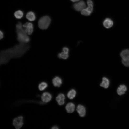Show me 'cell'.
Returning <instances> with one entry per match:
<instances>
[{
  "instance_id": "4316f807",
  "label": "cell",
  "mask_w": 129,
  "mask_h": 129,
  "mask_svg": "<svg viewBox=\"0 0 129 129\" xmlns=\"http://www.w3.org/2000/svg\"><path fill=\"white\" fill-rule=\"evenodd\" d=\"M71 1L73 2H75L80 0H70Z\"/></svg>"
},
{
  "instance_id": "d4e9b609",
  "label": "cell",
  "mask_w": 129,
  "mask_h": 129,
  "mask_svg": "<svg viewBox=\"0 0 129 129\" xmlns=\"http://www.w3.org/2000/svg\"><path fill=\"white\" fill-rule=\"evenodd\" d=\"M4 37V34L2 31H0V39H2Z\"/></svg>"
},
{
  "instance_id": "d6986e66",
  "label": "cell",
  "mask_w": 129,
  "mask_h": 129,
  "mask_svg": "<svg viewBox=\"0 0 129 129\" xmlns=\"http://www.w3.org/2000/svg\"><path fill=\"white\" fill-rule=\"evenodd\" d=\"M23 12L20 10H18L15 12L14 13V16L16 18L20 19L22 18L23 16Z\"/></svg>"
},
{
  "instance_id": "e0dca14e",
  "label": "cell",
  "mask_w": 129,
  "mask_h": 129,
  "mask_svg": "<svg viewBox=\"0 0 129 129\" xmlns=\"http://www.w3.org/2000/svg\"><path fill=\"white\" fill-rule=\"evenodd\" d=\"M76 94V91L74 89L70 90L67 94V96L70 99H72L75 97Z\"/></svg>"
},
{
  "instance_id": "44dd1931",
  "label": "cell",
  "mask_w": 129,
  "mask_h": 129,
  "mask_svg": "<svg viewBox=\"0 0 129 129\" xmlns=\"http://www.w3.org/2000/svg\"><path fill=\"white\" fill-rule=\"evenodd\" d=\"M48 86L47 83L45 82H42L40 83L38 86V88L40 91L44 90Z\"/></svg>"
},
{
  "instance_id": "ac0fdd59",
  "label": "cell",
  "mask_w": 129,
  "mask_h": 129,
  "mask_svg": "<svg viewBox=\"0 0 129 129\" xmlns=\"http://www.w3.org/2000/svg\"><path fill=\"white\" fill-rule=\"evenodd\" d=\"M87 4L88 6L86 9L91 13L93 11V3L91 0H88L87 1Z\"/></svg>"
},
{
  "instance_id": "7402d4cb",
  "label": "cell",
  "mask_w": 129,
  "mask_h": 129,
  "mask_svg": "<svg viewBox=\"0 0 129 129\" xmlns=\"http://www.w3.org/2000/svg\"><path fill=\"white\" fill-rule=\"evenodd\" d=\"M122 62L125 66L129 67V57L124 59H122Z\"/></svg>"
},
{
  "instance_id": "5b68a950",
  "label": "cell",
  "mask_w": 129,
  "mask_h": 129,
  "mask_svg": "<svg viewBox=\"0 0 129 129\" xmlns=\"http://www.w3.org/2000/svg\"><path fill=\"white\" fill-rule=\"evenodd\" d=\"M25 31L28 35L31 34L33 31V24L31 23L26 22L23 25Z\"/></svg>"
},
{
  "instance_id": "277c9868",
  "label": "cell",
  "mask_w": 129,
  "mask_h": 129,
  "mask_svg": "<svg viewBox=\"0 0 129 129\" xmlns=\"http://www.w3.org/2000/svg\"><path fill=\"white\" fill-rule=\"evenodd\" d=\"M23 117L20 116L15 118L13 121V124L15 128L17 129L21 128L23 125Z\"/></svg>"
},
{
  "instance_id": "3957f363",
  "label": "cell",
  "mask_w": 129,
  "mask_h": 129,
  "mask_svg": "<svg viewBox=\"0 0 129 129\" xmlns=\"http://www.w3.org/2000/svg\"><path fill=\"white\" fill-rule=\"evenodd\" d=\"M51 21V19L49 16H44L39 20L38 22V27L41 29H46L48 28Z\"/></svg>"
},
{
  "instance_id": "ba28073f",
  "label": "cell",
  "mask_w": 129,
  "mask_h": 129,
  "mask_svg": "<svg viewBox=\"0 0 129 129\" xmlns=\"http://www.w3.org/2000/svg\"><path fill=\"white\" fill-rule=\"evenodd\" d=\"M52 96L51 94L48 92H45L43 93L41 96L42 101L44 102L47 103L49 102L51 99Z\"/></svg>"
},
{
  "instance_id": "ffe728a7",
  "label": "cell",
  "mask_w": 129,
  "mask_h": 129,
  "mask_svg": "<svg viewBox=\"0 0 129 129\" xmlns=\"http://www.w3.org/2000/svg\"><path fill=\"white\" fill-rule=\"evenodd\" d=\"M58 56L59 58L64 59H67L69 56L68 54L66 53L63 52L59 53L58 54Z\"/></svg>"
},
{
  "instance_id": "8992f818",
  "label": "cell",
  "mask_w": 129,
  "mask_h": 129,
  "mask_svg": "<svg viewBox=\"0 0 129 129\" xmlns=\"http://www.w3.org/2000/svg\"><path fill=\"white\" fill-rule=\"evenodd\" d=\"M86 6L85 2L83 1H81L74 4L73 5L74 8L78 11H81L85 8Z\"/></svg>"
},
{
  "instance_id": "5bb4252c",
  "label": "cell",
  "mask_w": 129,
  "mask_h": 129,
  "mask_svg": "<svg viewBox=\"0 0 129 129\" xmlns=\"http://www.w3.org/2000/svg\"><path fill=\"white\" fill-rule=\"evenodd\" d=\"M109 79L106 77H103L102 79V82L100 84V86L105 88H107L109 86Z\"/></svg>"
},
{
  "instance_id": "52a82bcc",
  "label": "cell",
  "mask_w": 129,
  "mask_h": 129,
  "mask_svg": "<svg viewBox=\"0 0 129 129\" xmlns=\"http://www.w3.org/2000/svg\"><path fill=\"white\" fill-rule=\"evenodd\" d=\"M77 111L79 115L83 117L85 116L86 114V110L85 108L83 105L79 104L77 108Z\"/></svg>"
},
{
  "instance_id": "9a60e30c",
  "label": "cell",
  "mask_w": 129,
  "mask_h": 129,
  "mask_svg": "<svg viewBox=\"0 0 129 129\" xmlns=\"http://www.w3.org/2000/svg\"><path fill=\"white\" fill-rule=\"evenodd\" d=\"M120 55L122 59L129 57V49H125L123 50L120 52Z\"/></svg>"
},
{
  "instance_id": "9c48e42d",
  "label": "cell",
  "mask_w": 129,
  "mask_h": 129,
  "mask_svg": "<svg viewBox=\"0 0 129 129\" xmlns=\"http://www.w3.org/2000/svg\"><path fill=\"white\" fill-rule=\"evenodd\" d=\"M113 21L110 18H107L103 21V25L105 28L109 29L111 28L113 25Z\"/></svg>"
},
{
  "instance_id": "7a4b0ae2",
  "label": "cell",
  "mask_w": 129,
  "mask_h": 129,
  "mask_svg": "<svg viewBox=\"0 0 129 129\" xmlns=\"http://www.w3.org/2000/svg\"><path fill=\"white\" fill-rule=\"evenodd\" d=\"M17 40L20 43H26L30 41V38L23 28L22 23L19 22L16 25Z\"/></svg>"
},
{
  "instance_id": "484cf974",
  "label": "cell",
  "mask_w": 129,
  "mask_h": 129,
  "mask_svg": "<svg viewBox=\"0 0 129 129\" xmlns=\"http://www.w3.org/2000/svg\"><path fill=\"white\" fill-rule=\"evenodd\" d=\"M51 129H58L59 128L57 126H55L52 127Z\"/></svg>"
},
{
  "instance_id": "30bf717a",
  "label": "cell",
  "mask_w": 129,
  "mask_h": 129,
  "mask_svg": "<svg viewBox=\"0 0 129 129\" xmlns=\"http://www.w3.org/2000/svg\"><path fill=\"white\" fill-rule=\"evenodd\" d=\"M65 95L63 93H60L58 95L56 98V100L58 104L60 105H63L65 103Z\"/></svg>"
},
{
  "instance_id": "cb8c5ba5",
  "label": "cell",
  "mask_w": 129,
  "mask_h": 129,
  "mask_svg": "<svg viewBox=\"0 0 129 129\" xmlns=\"http://www.w3.org/2000/svg\"><path fill=\"white\" fill-rule=\"evenodd\" d=\"M63 52L66 53L68 54L69 52V49L66 47H64L62 49Z\"/></svg>"
},
{
  "instance_id": "2e32d148",
  "label": "cell",
  "mask_w": 129,
  "mask_h": 129,
  "mask_svg": "<svg viewBox=\"0 0 129 129\" xmlns=\"http://www.w3.org/2000/svg\"><path fill=\"white\" fill-rule=\"evenodd\" d=\"M26 17V18L30 21L35 20L36 16L34 13L32 12H29L27 14Z\"/></svg>"
},
{
  "instance_id": "7c38bea8",
  "label": "cell",
  "mask_w": 129,
  "mask_h": 129,
  "mask_svg": "<svg viewBox=\"0 0 129 129\" xmlns=\"http://www.w3.org/2000/svg\"><path fill=\"white\" fill-rule=\"evenodd\" d=\"M127 90V88L125 85H120L117 90V94L119 95H121L125 93V91Z\"/></svg>"
},
{
  "instance_id": "4fadbf2b",
  "label": "cell",
  "mask_w": 129,
  "mask_h": 129,
  "mask_svg": "<svg viewBox=\"0 0 129 129\" xmlns=\"http://www.w3.org/2000/svg\"><path fill=\"white\" fill-rule=\"evenodd\" d=\"M75 107V106L74 103L69 102L66 106L65 109L68 113H71L74 111Z\"/></svg>"
},
{
  "instance_id": "603a6c76",
  "label": "cell",
  "mask_w": 129,
  "mask_h": 129,
  "mask_svg": "<svg viewBox=\"0 0 129 129\" xmlns=\"http://www.w3.org/2000/svg\"><path fill=\"white\" fill-rule=\"evenodd\" d=\"M81 13L82 15L85 16H89L91 14L86 8H84L81 11Z\"/></svg>"
},
{
  "instance_id": "8fae6325",
  "label": "cell",
  "mask_w": 129,
  "mask_h": 129,
  "mask_svg": "<svg viewBox=\"0 0 129 129\" xmlns=\"http://www.w3.org/2000/svg\"><path fill=\"white\" fill-rule=\"evenodd\" d=\"M52 82L54 86L59 87L62 83V80L60 77L56 76L53 79Z\"/></svg>"
},
{
  "instance_id": "6da1fadb",
  "label": "cell",
  "mask_w": 129,
  "mask_h": 129,
  "mask_svg": "<svg viewBox=\"0 0 129 129\" xmlns=\"http://www.w3.org/2000/svg\"><path fill=\"white\" fill-rule=\"evenodd\" d=\"M25 43H20L13 48L2 51V64L7 62L11 58L19 57L22 55L29 47Z\"/></svg>"
}]
</instances>
